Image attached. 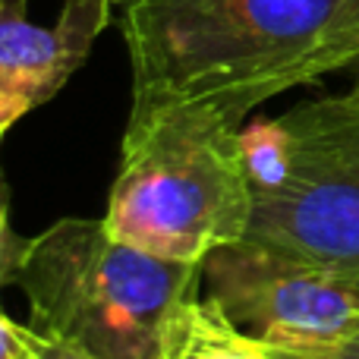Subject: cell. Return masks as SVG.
I'll use <instances>...</instances> for the list:
<instances>
[{
	"instance_id": "6da1fadb",
	"label": "cell",
	"mask_w": 359,
	"mask_h": 359,
	"mask_svg": "<svg viewBox=\"0 0 359 359\" xmlns=\"http://www.w3.org/2000/svg\"><path fill=\"white\" fill-rule=\"evenodd\" d=\"M344 0H130L133 101H202L243 123L259 104L325 79Z\"/></svg>"
},
{
	"instance_id": "7a4b0ae2",
	"label": "cell",
	"mask_w": 359,
	"mask_h": 359,
	"mask_svg": "<svg viewBox=\"0 0 359 359\" xmlns=\"http://www.w3.org/2000/svg\"><path fill=\"white\" fill-rule=\"evenodd\" d=\"M252 211L243 123L202 101H133L104 211L114 236L202 265L215 249L246 240Z\"/></svg>"
},
{
	"instance_id": "3957f363",
	"label": "cell",
	"mask_w": 359,
	"mask_h": 359,
	"mask_svg": "<svg viewBox=\"0 0 359 359\" xmlns=\"http://www.w3.org/2000/svg\"><path fill=\"white\" fill-rule=\"evenodd\" d=\"M13 280L38 334L92 359H164L177 312L202 297V265L145 252L104 217H63L25 240Z\"/></svg>"
},
{
	"instance_id": "277c9868",
	"label": "cell",
	"mask_w": 359,
	"mask_h": 359,
	"mask_svg": "<svg viewBox=\"0 0 359 359\" xmlns=\"http://www.w3.org/2000/svg\"><path fill=\"white\" fill-rule=\"evenodd\" d=\"M249 236L359 274V76L350 88L243 126Z\"/></svg>"
},
{
	"instance_id": "5b68a950",
	"label": "cell",
	"mask_w": 359,
	"mask_h": 359,
	"mask_svg": "<svg viewBox=\"0 0 359 359\" xmlns=\"http://www.w3.org/2000/svg\"><path fill=\"white\" fill-rule=\"evenodd\" d=\"M202 290L268 350H316L359 334V274L252 236L202 262Z\"/></svg>"
},
{
	"instance_id": "8992f818",
	"label": "cell",
	"mask_w": 359,
	"mask_h": 359,
	"mask_svg": "<svg viewBox=\"0 0 359 359\" xmlns=\"http://www.w3.org/2000/svg\"><path fill=\"white\" fill-rule=\"evenodd\" d=\"M111 16L114 6L104 0H63L60 19L38 25L29 0H0V142L67 86Z\"/></svg>"
},
{
	"instance_id": "52a82bcc",
	"label": "cell",
	"mask_w": 359,
	"mask_h": 359,
	"mask_svg": "<svg viewBox=\"0 0 359 359\" xmlns=\"http://www.w3.org/2000/svg\"><path fill=\"white\" fill-rule=\"evenodd\" d=\"M164 359H274V353L255 337L243 334L215 303L196 297L177 312Z\"/></svg>"
},
{
	"instance_id": "ba28073f",
	"label": "cell",
	"mask_w": 359,
	"mask_h": 359,
	"mask_svg": "<svg viewBox=\"0 0 359 359\" xmlns=\"http://www.w3.org/2000/svg\"><path fill=\"white\" fill-rule=\"evenodd\" d=\"M325 76L341 73V69H359V0H344L337 29L331 35V44L325 50L322 63Z\"/></svg>"
},
{
	"instance_id": "9c48e42d",
	"label": "cell",
	"mask_w": 359,
	"mask_h": 359,
	"mask_svg": "<svg viewBox=\"0 0 359 359\" xmlns=\"http://www.w3.org/2000/svg\"><path fill=\"white\" fill-rule=\"evenodd\" d=\"M48 353V337H41L32 325H19L0 312V359H44Z\"/></svg>"
},
{
	"instance_id": "30bf717a",
	"label": "cell",
	"mask_w": 359,
	"mask_h": 359,
	"mask_svg": "<svg viewBox=\"0 0 359 359\" xmlns=\"http://www.w3.org/2000/svg\"><path fill=\"white\" fill-rule=\"evenodd\" d=\"M25 240H19L10 227V202H6V183L0 174V290L16 278V265L22 259Z\"/></svg>"
},
{
	"instance_id": "8fae6325",
	"label": "cell",
	"mask_w": 359,
	"mask_h": 359,
	"mask_svg": "<svg viewBox=\"0 0 359 359\" xmlns=\"http://www.w3.org/2000/svg\"><path fill=\"white\" fill-rule=\"evenodd\" d=\"M274 359H359V334L316 350H271Z\"/></svg>"
},
{
	"instance_id": "7c38bea8",
	"label": "cell",
	"mask_w": 359,
	"mask_h": 359,
	"mask_svg": "<svg viewBox=\"0 0 359 359\" xmlns=\"http://www.w3.org/2000/svg\"><path fill=\"white\" fill-rule=\"evenodd\" d=\"M44 359H92V356L79 353V350H69V347H54V344H50V353L44 356Z\"/></svg>"
},
{
	"instance_id": "4fadbf2b",
	"label": "cell",
	"mask_w": 359,
	"mask_h": 359,
	"mask_svg": "<svg viewBox=\"0 0 359 359\" xmlns=\"http://www.w3.org/2000/svg\"><path fill=\"white\" fill-rule=\"evenodd\" d=\"M104 4H111L114 10H117V6H126V4H130V0H104Z\"/></svg>"
}]
</instances>
